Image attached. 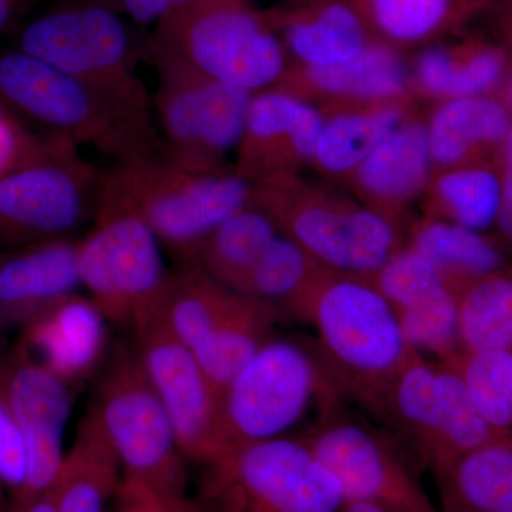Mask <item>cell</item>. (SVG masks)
<instances>
[{"mask_svg": "<svg viewBox=\"0 0 512 512\" xmlns=\"http://www.w3.org/2000/svg\"><path fill=\"white\" fill-rule=\"evenodd\" d=\"M3 505H5V503H3V494L2 490H0V510H2Z\"/></svg>", "mask_w": 512, "mask_h": 512, "instance_id": "obj_49", "label": "cell"}, {"mask_svg": "<svg viewBox=\"0 0 512 512\" xmlns=\"http://www.w3.org/2000/svg\"><path fill=\"white\" fill-rule=\"evenodd\" d=\"M104 320L92 299L73 293L30 320L20 345L64 383L79 382L103 355Z\"/></svg>", "mask_w": 512, "mask_h": 512, "instance_id": "obj_20", "label": "cell"}, {"mask_svg": "<svg viewBox=\"0 0 512 512\" xmlns=\"http://www.w3.org/2000/svg\"><path fill=\"white\" fill-rule=\"evenodd\" d=\"M92 407L126 476L146 484L174 511L195 512L187 498V471L173 424L136 349L117 350Z\"/></svg>", "mask_w": 512, "mask_h": 512, "instance_id": "obj_7", "label": "cell"}, {"mask_svg": "<svg viewBox=\"0 0 512 512\" xmlns=\"http://www.w3.org/2000/svg\"><path fill=\"white\" fill-rule=\"evenodd\" d=\"M274 89L303 100L322 94L370 104L394 103L409 89V73L399 50L376 39L360 55L335 66L289 64Z\"/></svg>", "mask_w": 512, "mask_h": 512, "instance_id": "obj_21", "label": "cell"}, {"mask_svg": "<svg viewBox=\"0 0 512 512\" xmlns=\"http://www.w3.org/2000/svg\"><path fill=\"white\" fill-rule=\"evenodd\" d=\"M498 99L503 101L507 109L512 113V69H510V73H508L507 79H505L503 87H501Z\"/></svg>", "mask_w": 512, "mask_h": 512, "instance_id": "obj_46", "label": "cell"}, {"mask_svg": "<svg viewBox=\"0 0 512 512\" xmlns=\"http://www.w3.org/2000/svg\"><path fill=\"white\" fill-rule=\"evenodd\" d=\"M512 113L493 96L444 100L427 126L433 164L450 168L500 158Z\"/></svg>", "mask_w": 512, "mask_h": 512, "instance_id": "obj_23", "label": "cell"}, {"mask_svg": "<svg viewBox=\"0 0 512 512\" xmlns=\"http://www.w3.org/2000/svg\"><path fill=\"white\" fill-rule=\"evenodd\" d=\"M404 123L406 111L396 103L342 111L323 124L312 163L325 173L353 174L384 138Z\"/></svg>", "mask_w": 512, "mask_h": 512, "instance_id": "obj_34", "label": "cell"}, {"mask_svg": "<svg viewBox=\"0 0 512 512\" xmlns=\"http://www.w3.org/2000/svg\"><path fill=\"white\" fill-rule=\"evenodd\" d=\"M436 480L441 512H512V443L478 448Z\"/></svg>", "mask_w": 512, "mask_h": 512, "instance_id": "obj_30", "label": "cell"}, {"mask_svg": "<svg viewBox=\"0 0 512 512\" xmlns=\"http://www.w3.org/2000/svg\"><path fill=\"white\" fill-rule=\"evenodd\" d=\"M376 39L393 47L426 45L450 35L495 0H348Z\"/></svg>", "mask_w": 512, "mask_h": 512, "instance_id": "obj_25", "label": "cell"}, {"mask_svg": "<svg viewBox=\"0 0 512 512\" xmlns=\"http://www.w3.org/2000/svg\"><path fill=\"white\" fill-rule=\"evenodd\" d=\"M342 512H389L382 507L369 503H346Z\"/></svg>", "mask_w": 512, "mask_h": 512, "instance_id": "obj_47", "label": "cell"}, {"mask_svg": "<svg viewBox=\"0 0 512 512\" xmlns=\"http://www.w3.org/2000/svg\"><path fill=\"white\" fill-rule=\"evenodd\" d=\"M251 205L333 274L370 279L402 249L390 218L320 191L295 173L252 183Z\"/></svg>", "mask_w": 512, "mask_h": 512, "instance_id": "obj_5", "label": "cell"}, {"mask_svg": "<svg viewBox=\"0 0 512 512\" xmlns=\"http://www.w3.org/2000/svg\"><path fill=\"white\" fill-rule=\"evenodd\" d=\"M0 106L42 133L93 148L116 164L165 157L153 113L127 106L18 49L0 55Z\"/></svg>", "mask_w": 512, "mask_h": 512, "instance_id": "obj_1", "label": "cell"}, {"mask_svg": "<svg viewBox=\"0 0 512 512\" xmlns=\"http://www.w3.org/2000/svg\"><path fill=\"white\" fill-rule=\"evenodd\" d=\"M116 10L141 26L156 25L167 13L188 0H87Z\"/></svg>", "mask_w": 512, "mask_h": 512, "instance_id": "obj_40", "label": "cell"}, {"mask_svg": "<svg viewBox=\"0 0 512 512\" xmlns=\"http://www.w3.org/2000/svg\"><path fill=\"white\" fill-rule=\"evenodd\" d=\"M94 221L79 242L80 284L106 320L133 328L161 308L170 282L160 241L133 215H96Z\"/></svg>", "mask_w": 512, "mask_h": 512, "instance_id": "obj_13", "label": "cell"}, {"mask_svg": "<svg viewBox=\"0 0 512 512\" xmlns=\"http://www.w3.org/2000/svg\"><path fill=\"white\" fill-rule=\"evenodd\" d=\"M491 13L495 16L503 46L510 56V69H512V0H495Z\"/></svg>", "mask_w": 512, "mask_h": 512, "instance_id": "obj_43", "label": "cell"}, {"mask_svg": "<svg viewBox=\"0 0 512 512\" xmlns=\"http://www.w3.org/2000/svg\"><path fill=\"white\" fill-rule=\"evenodd\" d=\"M278 234L275 222L264 211L248 205L211 232L192 265L217 284L239 293L252 266Z\"/></svg>", "mask_w": 512, "mask_h": 512, "instance_id": "obj_32", "label": "cell"}, {"mask_svg": "<svg viewBox=\"0 0 512 512\" xmlns=\"http://www.w3.org/2000/svg\"><path fill=\"white\" fill-rule=\"evenodd\" d=\"M431 165L427 126L406 121L356 168V190L367 202L366 207L392 220L394 212L429 184Z\"/></svg>", "mask_w": 512, "mask_h": 512, "instance_id": "obj_22", "label": "cell"}, {"mask_svg": "<svg viewBox=\"0 0 512 512\" xmlns=\"http://www.w3.org/2000/svg\"><path fill=\"white\" fill-rule=\"evenodd\" d=\"M141 60L251 93L274 89L289 66L284 43L248 0H188L154 25Z\"/></svg>", "mask_w": 512, "mask_h": 512, "instance_id": "obj_4", "label": "cell"}, {"mask_svg": "<svg viewBox=\"0 0 512 512\" xmlns=\"http://www.w3.org/2000/svg\"><path fill=\"white\" fill-rule=\"evenodd\" d=\"M28 473L25 440L5 396L0 392V481L20 490Z\"/></svg>", "mask_w": 512, "mask_h": 512, "instance_id": "obj_39", "label": "cell"}, {"mask_svg": "<svg viewBox=\"0 0 512 512\" xmlns=\"http://www.w3.org/2000/svg\"><path fill=\"white\" fill-rule=\"evenodd\" d=\"M67 144V138L30 130L23 121L0 106V180L6 175L42 160Z\"/></svg>", "mask_w": 512, "mask_h": 512, "instance_id": "obj_38", "label": "cell"}, {"mask_svg": "<svg viewBox=\"0 0 512 512\" xmlns=\"http://www.w3.org/2000/svg\"><path fill=\"white\" fill-rule=\"evenodd\" d=\"M495 443H512L478 412L457 367L440 363L436 376V419L423 464L439 478L468 453Z\"/></svg>", "mask_w": 512, "mask_h": 512, "instance_id": "obj_27", "label": "cell"}, {"mask_svg": "<svg viewBox=\"0 0 512 512\" xmlns=\"http://www.w3.org/2000/svg\"><path fill=\"white\" fill-rule=\"evenodd\" d=\"M133 330L137 355L170 417L181 453L214 463L220 457L221 397L191 349L168 328L161 308Z\"/></svg>", "mask_w": 512, "mask_h": 512, "instance_id": "obj_14", "label": "cell"}, {"mask_svg": "<svg viewBox=\"0 0 512 512\" xmlns=\"http://www.w3.org/2000/svg\"><path fill=\"white\" fill-rule=\"evenodd\" d=\"M33 2L35 0H0V35L8 30L9 26L22 15L23 10L29 8Z\"/></svg>", "mask_w": 512, "mask_h": 512, "instance_id": "obj_44", "label": "cell"}, {"mask_svg": "<svg viewBox=\"0 0 512 512\" xmlns=\"http://www.w3.org/2000/svg\"><path fill=\"white\" fill-rule=\"evenodd\" d=\"M121 467L116 448L90 406L50 487L59 511L103 512L104 505L119 488Z\"/></svg>", "mask_w": 512, "mask_h": 512, "instance_id": "obj_24", "label": "cell"}, {"mask_svg": "<svg viewBox=\"0 0 512 512\" xmlns=\"http://www.w3.org/2000/svg\"><path fill=\"white\" fill-rule=\"evenodd\" d=\"M412 248L439 269L457 295L478 279L512 271V249L501 239L439 218L414 229Z\"/></svg>", "mask_w": 512, "mask_h": 512, "instance_id": "obj_28", "label": "cell"}, {"mask_svg": "<svg viewBox=\"0 0 512 512\" xmlns=\"http://www.w3.org/2000/svg\"><path fill=\"white\" fill-rule=\"evenodd\" d=\"M450 365L463 377L478 412L512 440V350L464 352Z\"/></svg>", "mask_w": 512, "mask_h": 512, "instance_id": "obj_37", "label": "cell"}, {"mask_svg": "<svg viewBox=\"0 0 512 512\" xmlns=\"http://www.w3.org/2000/svg\"><path fill=\"white\" fill-rule=\"evenodd\" d=\"M342 487L346 503H369L389 512H440L399 440L357 419L340 400L301 437Z\"/></svg>", "mask_w": 512, "mask_h": 512, "instance_id": "obj_11", "label": "cell"}, {"mask_svg": "<svg viewBox=\"0 0 512 512\" xmlns=\"http://www.w3.org/2000/svg\"><path fill=\"white\" fill-rule=\"evenodd\" d=\"M503 165V191L494 228L498 237L507 247L512 249V164Z\"/></svg>", "mask_w": 512, "mask_h": 512, "instance_id": "obj_42", "label": "cell"}, {"mask_svg": "<svg viewBox=\"0 0 512 512\" xmlns=\"http://www.w3.org/2000/svg\"><path fill=\"white\" fill-rule=\"evenodd\" d=\"M212 495L227 512H342L336 477L299 437L235 448L208 464Z\"/></svg>", "mask_w": 512, "mask_h": 512, "instance_id": "obj_9", "label": "cell"}, {"mask_svg": "<svg viewBox=\"0 0 512 512\" xmlns=\"http://www.w3.org/2000/svg\"><path fill=\"white\" fill-rule=\"evenodd\" d=\"M392 305L414 352L450 363L463 353L458 295L429 259L412 247L396 252L370 279Z\"/></svg>", "mask_w": 512, "mask_h": 512, "instance_id": "obj_16", "label": "cell"}, {"mask_svg": "<svg viewBox=\"0 0 512 512\" xmlns=\"http://www.w3.org/2000/svg\"><path fill=\"white\" fill-rule=\"evenodd\" d=\"M340 399L318 350L271 339L225 392L220 457L235 448L284 437L313 402L329 406Z\"/></svg>", "mask_w": 512, "mask_h": 512, "instance_id": "obj_6", "label": "cell"}, {"mask_svg": "<svg viewBox=\"0 0 512 512\" xmlns=\"http://www.w3.org/2000/svg\"><path fill=\"white\" fill-rule=\"evenodd\" d=\"M501 164H512V126L500 151Z\"/></svg>", "mask_w": 512, "mask_h": 512, "instance_id": "obj_48", "label": "cell"}, {"mask_svg": "<svg viewBox=\"0 0 512 512\" xmlns=\"http://www.w3.org/2000/svg\"><path fill=\"white\" fill-rule=\"evenodd\" d=\"M22 512H60L59 507H57L55 494L53 491L47 490L46 493L40 495L39 498H36L32 504L29 505L28 508H25Z\"/></svg>", "mask_w": 512, "mask_h": 512, "instance_id": "obj_45", "label": "cell"}, {"mask_svg": "<svg viewBox=\"0 0 512 512\" xmlns=\"http://www.w3.org/2000/svg\"><path fill=\"white\" fill-rule=\"evenodd\" d=\"M79 242H43L0 254V333L25 328L80 286Z\"/></svg>", "mask_w": 512, "mask_h": 512, "instance_id": "obj_18", "label": "cell"}, {"mask_svg": "<svg viewBox=\"0 0 512 512\" xmlns=\"http://www.w3.org/2000/svg\"><path fill=\"white\" fill-rule=\"evenodd\" d=\"M279 316L281 311L275 306L245 296L237 311L192 352L221 400L235 377L272 339Z\"/></svg>", "mask_w": 512, "mask_h": 512, "instance_id": "obj_29", "label": "cell"}, {"mask_svg": "<svg viewBox=\"0 0 512 512\" xmlns=\"http://www.w3.org/2000/svg\"><path fill=\"white\" fill-rule=\"evenodd\" d=\"M328 272L292 239L278 235L252 266L239 295L269 303L303 319L316 285Z\"/></svg>", "mask_w": 512, "mask_h": 512, "instance_id": "obj_33", "label": "cell"}, {"mask_svg": "<svg viewBox=\"0 0 512 512\" xmlns=\"http://www.w3.org/2000/svg\"><path fill=\"white\" fill-rule=\"evenodd\" d=\"M503 191L500 158L447 168L433 184L439 220L484 232L495 225Z\"/></svg>", "mask_w": 512, "mask_h": 512, "instance_id": "obj_35", "label": "cell"}, {"mask_svg": "<svg viewBox=\"0 0 512 512\" xmlns=\"http://www.w3.org/2000/svg\"><path fill=\"white\" fill-rule=\"evenodd\" d=\"M18 50L127 106L153 113L137 69L141 45L116 10L87 0L49 10L23 28Z\"/></svg>", "mask_w": 512, "mask_h": 512, "instance_id": "obj_8", "label": "cell"}, {"mask_svg": "<svg viewBox=\"0 0 512 512\" xmlns=\"http://www.w3.org/2000/svg\"><path fill=\"white\" fill-rule=\"evenodd\" d=\"M508 73L507 49L484 39L430 47L421 53L414 69L421 92L444 100L491 96L503 87Z\"/></svg>", "mask_w": 512, "mask_h": 512, "instance_id": "obj_26", "label": "cell"}, {"mask_svg": "<svg viewBox=\"0 0 512 512\" xmlns=\"http://www.w3.org/2000/svg\"><path fill=\"white\" fill-rule=\"evenodd\" d=\"M252 190L235 171L191 170L167 157L150 158L103 171L96 215H133L180 265H192L211 232L251 205Z\"/></svg>", "mask_w": 512, "mask_h": 512, "instance_id": "obj_2", "label": "cell"}, {"mask_svg": "<svg viewBox=\"0 0 512 512\" xmlns=\"http://www.w3.org/2000/svg\"><path fill=\"white\" fill-rule=\"evenodd\" d=\"M262 15L301 66L348 62L376 40L348 0H296Z\"/></svg>", "mask_w": 512, "mask_h": 512, "instance_id": "obj_19", "label": "cell"}, {"mask_svg": "<svg viewBox=\"0 0 512 512\" xmlns=\"http://www.w3.org/2000/svg\"><path fill=\"white\" fill-rule=\"evenodd\" d=\"M323 124L309 101L278 89L255 93L235 173L251 183L295 173L299 165L312 163Z\"/></svg>", "mask_w": 512, "mask_h": 512, "instance_id": "obj_17", "label": "cell"}, {"mask_svg": "<svg viewBox=\"0 0 512 512\" xmlns=\"http://www.w3.org/2000/svg\"><path fill=\"white\" fill-rule=\"evenodd\" d=\"M101 174L76 144L0 180V251L66 239L94 220Z\"/></svg>", "mask_w": 512, "mask_h": 512, "instance_id": "obj_10", "label": "cell"}, {"mask_svg": "<svg viewBox=\"0 0 512 512\" xmlns=\"http://www.w3.org/2000/svg\"><path fill=\"white\" fill-rule=\"evenodd\" d=\"M0 392L25 440L28 473L12 511L22 512L55 483L70 414L67 384L22 345L0 359Z\"/></svg>", "mask_w": 512, "mask_h": 512, "instance_id": "obj_15", "label": "cell"}, {"mask_svg": "<svg viewBox=\"0 0 512 512\" xmlns=\"http://www.w3.org/2000/svg\"><path fill=\"white\" fill-rule=\"evenodd\" d=\"M117 512H177L146 484L124 476L116 491Z\"/></svg>", "mask_w": 512, "mask_h": 512, "instance_id": "obj_41", "label": "cell"}, {"mask_svg": "<svg viewBox=\"0 0 512 512\" xmlns=\"http://www.w3.org/2000/svg\"><path fill=\"white\" fill-rule=\"evenodd\" d=\"M153 67L160 77L153 110L165 157L191 170H225V158L244 136L255 93L174 64Z\"/></svg>", "mask_w": 512, "mask_h": 512, "instance_id": "obj_12", "label": "cell"}, {"mask_svg": "<svg viewBox=\"0 0 512 512\" xmlns=\"http://www.w3.org/2000/svg\"><path fill=\"white\" fill-rule=\"evenodd\" d=\"M303 319L318 333V353L340 396L382 419L394 379L410 356L399 318L367 279L328 272Z\"/></svg>", "mask_w": 512, "mask_h": 512, "instance_id": "obj_3", "label": "cell"}, {"mask_svg": "<svg viewBox=\"0 0 512 512\" xmlns=\"http://www.w3.org/2000/svg\"><path fill=\"white\" fill-rule=\"evenodd\" d=\"M244 298L212 281L198 266L180 265L171 272L161 313L171 332L194 352Z\"/></svg>", "mask_w": 512, "mask_h": 512, "instance_id": "obj_31", "label": "cell"}, {"mask_svg": "<svg viewBox=\"0 0 512 512\" xmlns=\"http://www.w3.org/2000/svg\"><path fill=\"white\" fill-rule=\"evenodd\" d=\"M463 352L512 350V271L478 279L458 295Z\"/></svg>", "mask_w": 512, "mask_h": 512, "instance_id": "obj_36", "label": "cell"}]
</instances>
